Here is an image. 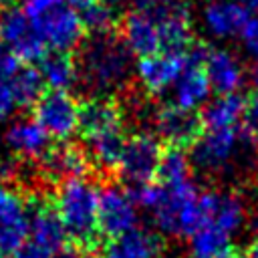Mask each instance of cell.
<instances>
[{"mask_svg": "<svg viewBox=\"0 0 258 258\" xmlns=\"http://www.w3.org/2000/svg\"><path fill=\"white\" fill-rule=\"evenodd\" d=\"M79 83L93 95H113L127 87L133 73V54L117 30L87 34L77 48Z\"/></svg>", "mask_w": 258, "mask_h": 258, "instance_id": "6da1fadb", "label": "cell"}, {"mask_svg": "<svg viewBox=\"0 0 258 258\" xmlns=\"http://www.w3.org/2000/svg\"><path fill=\"white\" fill-rule=\"evenodd\" d=\"M99 189L101 185L89 177H71L56 183L52 206L69 234L73 246L81 252L93 250L99 240Z\"/></svg>", "mask_w": 258, "mask_h": 258, "instance_id": "7a4b0ae2", "label": "cell"}, {"mask_svg": "<svg viewBox=\"0 0 258 258\" xmlns=\"http://www.w3.org/2000/svg\"><path fill=\"white\" fill-rule=\"evenodd\" d=\"M159 185V183H157ZM155 226L169 236H191L208 222L202 189L189 179L177 185H159L157 198L149 208Z\"/></svg>", "mask_w": 258, "mask_h": 258, "instance_id": "3957f363", "label": "cell"}, {"mask_svg": "<svg viewBox=\"0 0 258 258\" xmlns=\"http://www.w3.org/2000/svg\"><path fill=\"white\" fill-rule=\"evenodd\" d=\"M79 101L69 91H44L32 107V119L50 141H69L79 131Z\"/></svg>", "mask_w": 258, "mask_h": 258, "instance_id": "277c9868", "label": "cell"}, {"mask_svg": "<svg viewBox=\"0 0 258 258\" xmlns=\"http://www.w3.org/2000/svg\"><path fill=\"white\" fill-rule=\"evenodd\" d=\"M161 153H163V145L157 139V135L139 131L127 137L117 167L119 177L127 183V187H137L155 181Z\"/></svg>", "mask_w": 258, "mask_h": 258, "instance_id": "5b68a950", "label": "cell"}, {"mask_svg": "<svg viewBox=\"0 0 258 258\" xmlns=\"http://www.w3.org/2000/svg\"><path fill=\"white\" fill-rule=\"evenodd\" d=\"M0 42L8 52L26 64L40 62V58L48 52V46L36 32L34 24L18 6L0 10Z\"/></svg>", "mask_w": 258, "mask_h": 258, "instance_id": "8992f818", "label": "cell"}, {"mask_svg": "<svg viewBox=\"0 0 258 258\" xmlns=\"http://www.w3.org/2000/svg\"><path fill=\"white\" fill-rule=\"evenodd\" d=\"M30 232V206L24 194L12 183L0 181V250L16 254Z\"/></svg>", "mask_w": 258, "mask_h": 258, "instance_id": "52a82bcc", "label": "cell"}, {"mask_svg": "<svg viewBox=\"0 0 258 258\" xmlns=\"http://www.w3.org/2000/svg\"><path fill=\"white\" fill-rule=\"evenodd\" d=\"M139 212L137 204L129 196L127 187H121L117 183L101 185L99 189V234L105 240H113L133 228H137Z\"/></svg>", "mask_w": 258, "mask_h": 258, "instance_id": "ba28073f", "label": "cell"}, {"mask_svg": "<svg viewBox=\"0 0 258 258\" xmlns=\"http://www.w3.org/2000/svg\"><path fill=\"white\" fill-rule=\"evenodd\" d=\"M48 46V50L73 52L85 38V28L79 18V12L69 4H58L48 12L30 20Z\"/></svg>", "mask_w": 258, "mask_h": 258, "instance_id": "9c48e42d", "label": "cell"}, {"mask_svg": "<svg viewBox=\"0 0 258 258\" xmlns=\"http://www.w3.org/2000/svg\"><path fill=\"white\" fill-rule=\"evenodd\" d=\"M242 137L240 127L234 129H204L196 145L189 149L191 167H198L206 173H218L234 159Z\"/></svg>", "mask_w": 258, "mask_h": 258, "instance_id": "30bf717a", "label": "cell"}, {"mask_svg": "<svg viewBox=\"0 0 258 258\" xmlns=\"http://www.w3.org/2000/svg\"><path fill=\"white\" fill-rule=\"evenodd\" d=\"M153 125L157 139L165 143V147H177L185 151H189L204 133V121L198 111H187L171 103L163 105L155 113Z\"/></svg>", "mask_w": 258, "mask_h": 258, "instance_id": "8fae6325", "label": "cell"}, {"mask_svg": "<svg viewBox=\"0 0 258 258\" xmlns=\"http://www.w3.org/2000/svg\"><path fill=\"white\" fill-rule=\"evenodd\" d=\"M123 107L113 95H93L79 105V133L83 141L123 131Z\"/></svg>", "mask_w": 258, "mask_h": 258, "instance_id": "7c38bea8", "label": "cell"}, {"mask_svg": "<svg viewBox=\"0 0 258 258\" xmlns=\"http://www.w3.org/2000/svg\"><path fill=\"white\" fill-rule=\"evenodd\" d=\"M28 206H30L28 242H32L34 246L48 250V252H58V250L71 246L69 234L52 206V198L36 194L28 200Z\"/></svg>", "mask_w": 258, "mask_h": 258, "instance_id": "4fadbf2b", "label": "cell"}, {"mask_svg": "<svg viewBox=\"0 0 258 258\" xmlns=\"http://www.w3.org/2000/svg\"><path fill=\"white\" fill-rule=\"evenodd\" d=\"M185 67V54L177 52H155L151 56L139 58L137 81L147 95H163L179 79Z\"/></svg>", "mask_w": 258, "mask_h": 258, "instance_id": "5bb4252c", "label": "cell"}, {"mask_svg": "<svg viewBox=\"0 0 258 258\" xmlns=\"http://www.w3.org/2000/svg\"><path fill=\"white\" fill-rule=\"evenodd\" d=\"M42 171V175L54 183H60L71 177H83L87 169L91 167L89 155L85 147H79L75 143L62 141L48 147V151L40 157L36 163Z\"/></svg>", "mask_w": 258, "mask_h": 258, "instance_id": "9a60e30c", "label": "cell"}, {"mask_svg": "<svg viewBox=\"0 0 258 258\" xmlns=\"http://www.w3.org/2000/svg\"><path fill=\"white\" fill-rule=\"evenodd\" d=\"M8 149L14 153L16 159L24 163H38L40 157L48 151L50 139L40 129L34 119H18L14 121L4 135Z\"/></svg>", "mask_w": 258, "mask_h": 258, "instance_id": "2e32d148", "label": "cell"}, {"mask_svg": "<svg viewBox=\"0 0 258 258\" xmlns=\"http://www.w3.org/2000/svg\"><path fill=\"white\" fill-rule=\"evenodd\" d=\"M163 240L157 232L147 228H133L103 246V258H159Z\"/></svg>", "mask_w": 258, "mask_h": 258, "instance_id": "e0dca14e", "label": "cell"}, {"mask_svg": "<svg viewBox=\"0 0 258 258\" xmlns=\"http://www.w3.org/2000/svg\"><path fill=\"white\" fill-rule=\"evenodd\" d=\"M119 28H121V36H123L127 48L131 50V54L145 58V56H151L155 52H161L159 28L143 12L131 8L121 18Z\"/></svg>", "mask_w": 258, "mask_h": 258, "instance_id": "ac0fdd59", "label": "cell"}, {"mask_svg": "<svg viewBox=\"0 0 258 258\" xmlns=\"http://www.w3.org/2000/svg\"><path fill=\"white\" fill-rule=\"evenodd\" d=\"M212 93L204 62L185 60V67L179 79L171 87V105H177L187 111H198L202 105L208 103Z\"/></svg>", "mask_w": 258, "mask_h": 258, "instance_id": "d6986e66", "label": "cell"}, {"mask_svg": "<svg viewBox=\"0 0 258 258\" xmlns=\"http://www.w3.org/2000/svg\"><path fill=\"white\" fill-rule=\"evenodd\" d=\"M204 69H206L212 91H216L218 95H232L242 85V79H244L242 67H240L238 58L234 54H230L228 50L210 48Z\"/></svg>", "mask_w": 258, "mask_h": 258, "instance_id": "ffe728a7", "label": "cell"}, {"mask_svg": "<svg viewBox=\"0 0 258 258\" xmlns=\"http://www.w3.org/2000/svg\"><path fill=\"white\" fill-rule=\"evenodd\" d=\"M36 69L44 81V87H48L50 91H69L79 83L77 60L73 52L48 50L40 58Z\"/></svg>", "mask_w": 258, "mask_h": 258, "instance_id": "44dd1931", "label": "cell"}, {"mask_svg": "<svg viewBox=\"0 0 258 258\" xmlns=\"http://www.w3.org/2000/svg\"><path fill=\"white\" fill-rule=\"evenodd\" d=\"M246 20L248 12L238 2L230 0H214L206 6L204 12V22L216 36H232L236 32H242Z\"/></svg>", "mask_w": 258, "mask_h": 258, "instance_id": "7402d4cb", "label": "cell"}, {"mask_svg": "<svg viewBox=\"0 0 258 258\" xmlns=\"http://www.w3.org/2000/svg\"><path fill=\"white\" fill-rule=\"evenodd\" d=\"M232 250V236L212 222L204 224L189 236L191 258H228Z\"/></svg>", "mask_w": 258, "mask_h": 258, "instance_id": "603a6c76", "label": "cell"}, {"mask_svg": "<svg viewBox=\"0 0 258 258\" xmlns=\"http://www.w3.org/2000/svg\"><path fill=\"white\" fill-rule=\"evenodd\" d=\"M244 111V97L238 93L220 95L216 101L208 103L200 113L204 121V129H234L240 127Z\"/></svg>", "mask_w": 258, "mask_h": 258, "instance_id": "cb8c5ba5", "label": "cell"}, {"mask_svg": "<svg viewBox=\"0 0 258 258\" xmlns=\"http://www.w3.org/2000/svg\"><path fill=\"white\" fill-rule=\"evenodd\" d=\"M125 141H127V137L123 131H113V133H107V135L87 141L85 151L89 155L91 165L105 173L117 171L123 149H125Z\"/></svg>", "mask_w": 258, "mask_h": 258, "instance_id": "d4e9b609", "label": "cell"}, {"mask_svg": "<svg viewBox=\"0 0 258 258\" xmlns=\"http://www.w3.org/2000/svg\"><path fill=\"white\" fill-rule=\"evenodd\" d=\"M10 87L18 103V109H32L34 103L44 93V81L38 69L26 62H20V67L10 75Z\"/></svg>", "mask_w": 258, "mask_h": 258, "instance_id": "484cf974", "label": "cell"}, {"mask_svg": "<svg viewBox=\"0 0 258 258\" xmlns=\"http://www.w3.org/2000/svg\"><path fill=\"white\" fill-rule=\"evenodd\" d=\"M191 173V159L185 149L177 147H163L155 183L159 185H177L183 181H189Z\"/></svg>", "mask_w": 258, "mask_h": 258, "instance_id": "4316f807", "label": "cell"}, {"mask_svg": "<svg viewBox=\"0 0 258 258\" xmlns=\"http://www.w3.org/2000/svg\"><path fill=\"white\" fill-rule=\"evenodd\" d=\"M133 10L143 12L155 24L175 16L181 10H187L183 0H133Z\"/></svg>", "mask_w": 258, "mask_h": 258, "instance_id": "83f0119b", "label": "cell"}, {"mask_svg": "<svg viewBox=\"0 0 258 258\" xmlns=\"http://www.w3.org/2000/svg\"><path fill=\"white\" fill-rule=\"evenodd\" d=\"M240 131L246 141L258 139V89L244 97V111L240 121Z\"/></svg>", "mask_w": 258, "mask_h": 258, "instance_id": "f1b7e54d", "label": "cell"}, {"mask_svg": "<svg viewBox=\"0 0 258 258\" xmlns=\"http://www.w3.org/2000/svg\"><path fill=\"white\" fill-rule=\"evenodd\" d=\"M16 109H18V103L10 87V77H0V123L8 121Z\"/></svg>", "mask_w": 258, "mask_h": 258, "instance_id": "f546056e", "label": "cell"}, {"mask_svg": "<svg viewBox=\"0 0 258 258\" xmlns=\"http://www.w3.org/2000/svg\"><path fill=\"white\" fill-rule=\"evenodd\" d=\"M240 34H242L244 44L254 54H258V12L248 14V20H246V24H244V28H242Z\"/></svg>", "mask_w": 258, "mask_h": 258, "instance_id": "4dcf8cb0", "label": "cell"}, {"mask_svg": "<svg viewBox=\"0 0 258 258\" xmlns=\"http://www.w3.org/2000/svg\"><path fill=\"white\" fill-rule=\"evenodd\" d=\"M64 0H24V14L32 20V18H36V16H40V14H44V12H48L50 8H54V6H58V4H62Z\"/></svg>", "mask_w": 258, "mask_h": 258, "instance_id": "1f68e13d", "label": "cell"}, {"mask_svg": "<svg viewBox=\"0 0 258 258\" xmlns=\"http://www.w3.org/2000/svg\"><path fill=\"white\" fill-rule=\"evenodd\" d=\"M50 258H83V252L77 248V246H67V248H62V250H58V252H52V256Z\"/></svg>", "mask_w": 258, "mask_h": 258, "instance_id": "d6a6232c", "label": "cell"}, {"mask_svg": "<svg viewBox=\"0 0 258 258\" xmlns=\"http://www.w3.org/2000/svg\"><path fill=\"white\" fill-rule=\"evenodd\" d=\"M238 4H240L248 14L258 12V0H238Z\"/></svg>", "mask_w": 258, "mask_h": 258, "instance_id": "836d02e7", "label": "cell"}, {"mask_svg": "<svg viewBox=\"0 0 258 258\" xmlns=\"http://www.w3.org/2000/svg\"><path fill=\"white\" fill-rule=\"evenodd\" d=\"M64 2H67L69 6H73V8L79 12V10H83L85 6H89V4H93V2H97V0H64Z\"/></svg>", "mask_w": 258, "mask_h": 258, "instance_id": "e575fe53", "label": "cell"}, {"mask_svg": "<svg viewBox=\"0 0 258 258\" xmlns=\"http://www.w3.org/2000/svg\"><path fill=\"white\" fill-rule=\"evenodd\" d=\"M246 252H248L250 258H258V234H256V238L252 240V244H250V248Z\"/></svg>", "mask_w": 258, "mask_h": 258, "instance_id": "d590c367", "label": "cell"}, {"mask_svg": "<svg viewBox=\"0 0 258 258\" xmlns=\"http://www.w3.org/2000/svg\"><path fill=\"white\" fill-rule=\"evenodd\" d=\"M228 258H250V256H248V252H244V250H232V254H230Z\"/></svg>", "mask_w": 258, "mask_h": 258, "instance_id": "8d00e7d4", "label": "cell"}, {"mask_svg": "<svg viewBox=\"0 0 258 258\" xmlns=\"http://www.w3.org/2000/svg\"><path fill=\"white\" fill-rule=\"evenodd\" d=\"M252 79H254V83H256V87H258V60H256V64H254V69H252Z\"/></svg>", "mask_w": 258, "mask_h": 258, "instance_id": "74e56055", "label": "cell"}, {"mask_svg": "<svg viewBox=\"0 0 258 258\" xmlns=\"http://www.w3.org/2000/svg\"><path fill=\"white\" fill-rule=\"evenodd\" d=\"M8 6H14V0H0V10L8 8Z\"/></svg>", "mask_w": 258, "mask_h": 258, "instance_id": "f35d334b", "label": "cell"}, {"mask_svg": "<svg viewBox=\"0 0 258 258\" xmlns=\"http://www.w3.org/2000/svg\"><path fill=\"white\" fill-rule=\"evenodd\" d=\"M103 4H107V6H115V4H121L123 0H101Z\"/></svg>", "mask_w": 258, "mask_h": 258, "instance_id": "ab89813d", "label": "cell"}, {"mask_svg": "<svg viewBox=\"0 0 258 258\" xmlns=\"http://www.w3.org/2000/svg\"><path fill=\"white\" fill-rule=\"evenodd\" d=\"M0 258H10V256H8L6 252H2V250H0Z\"/></svg>", "mask_w": 258, "mask_h": 258, "instance_id": "60d3db41", "label": "cell"}]
</instances>
